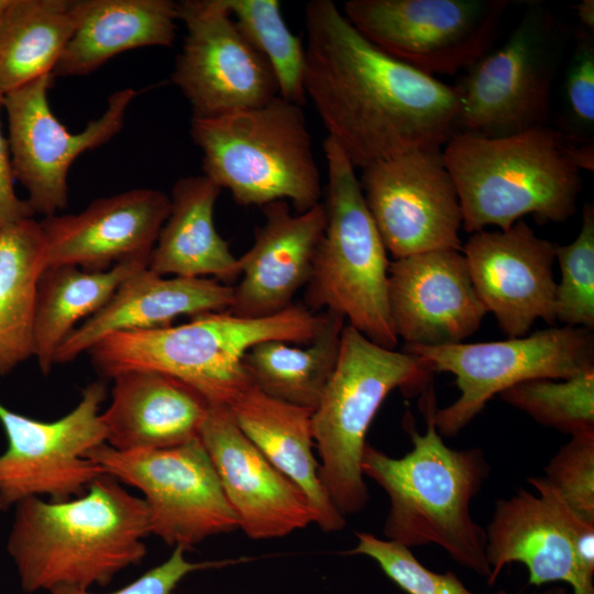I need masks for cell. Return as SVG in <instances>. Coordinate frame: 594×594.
<instances>
[{
  "label": "cell",
  "mask_w": 594,
  "mask_h": 594,
  "mask_svg": "<svg viewBox=\"0 0 594 594\" xmlns=\"http://www.w3.org/2000/svg\"><path fill=\"white\" fill-rule=\"evenodd\" d=\"M536 493L519 488L495 504L486 532V559L493 585L510 563H522L529 584L565 582L573 593L579 576L573 547V527L580 516L543 476H530Z\"/></svg>",
  "instance_id": "21"
},
{
  "label": "cell",
  "mask_w": 594,
  "mask_h": 594,
  "mask_svg": "<svg viewBox=\"0 0 594 594\" xmlns=\"http://www.w3.org/2000/svg\"><path fill=\"white\" fill-rule=\"evenodd\" d=\"M556 248L522 219L507 230L472 233L464 244L474 289L508 338L527 336L538 319L556 322Z\"/></svg>",
  "instance_id": "17"
},
{
  "label": "cell",
  "mask_w": 594,
  "mask_h": 594,
  "mask_svg": "<svg viewBox=\"0 0 594 594\" xmlns=\"http://www.w3.org/2000/svg\"><path fill=\"white\" fill-rule=\"evenodd\" d=\"M44 264L40 222L0 228V376L34 354V314Z\"/></svg>",
  "instance_id": "30"
},
{
  "label": "cell",
  "mask_w": 594,
  "mask_h": 594,
  "mask_svg": "<svg viewBox=\"0 0 594 594\" xmlns=\"http://www.w3.org/2000/svg\"><path fill=\"white\" fill-rule=\"evenodd\" d=\"M573 140L549 125L501 138L455 134L442 150L469 233L507 230L526 215L564 222L582 190Z\"/></svg>",
  "instance_id": "5"
},
{
  "label": "cell",
  "mask_w": 594,
  "mask_h": 594,
  "mask_svg": "<svg viewBox=\"0 0 594 594\" xmlns=\"http://www.w3.org/2000/svg\"><path fill=\"white\" fill-rule=\"evenodd\" d=\"M427 429L419 433L409 414L404 425L413 449L392 458L366 442L361 468L389 498L383 532L407 548L436 544L458 564L488 578L486 532L471 515V502L488 476L480 448L451 449L433 422V389L424 388L420 402Z\"/></svg>",
  "instance_id": "3"
},
{
  "label": "cell",
  "mask_w": 594,
  "mask_h": 594,
  "mask_svg": "<svg viewBox=\"0 0 594 594\" xmlns=\"http://www.w3.org/2000/svg\"><path fill=\"white\" fill-rule=\"evenodd\" d=\"M199 439L249 538H280L315 522L305 494L241 431L228 406L210 405Z\"/></svg>",
  "instance_id": "19"
},
{
  "label": "cell",
  "mask_w": 594,
  "mask_h": 594,
  "mask_svg": "<svg viewBox=\"0 0 594 594\" xmlns=\"http://www.w3.org/2000/svg\"><path fill=\"white\" fill-rule=\"evenodd\" d=\"M87 457L102 471L143 494L150 534L189 550L239 528L220 479L199 438L151 450L119 451L107 443Z\"/></svg>",
  "instance_id": "11"
},
{
  "label": "cell",
  "mask_w": 594,
  "mask_h": 594,
  "mask_svg": "<svg viewBox=\"0 0 594 594\" xmlns=\"http://www.w3.org/2000/svg\"><path fill=\"white\" fill-rule=\"evenodd\" d=\"M431 373L418 356L381 346L345 324L336 369L312 413L320 479L343 516L370 499L361 461L381 405L395 388H424Z\"/></svg>",
  "instance_id": "8"
},
{
  "label": "cell",
  "mask_w": 594,
  "mask_h": 594,
  "mask_svg": "<svg viewBox=\"0 0 594 594\" xmlns=\"http://www.w3.org/2000/svg\"><path fill=\"white\" fill-rule=\"evenodd\" d=\"M542 594H568V592L562 587H553L544 591Z\"/></svg>",
  "instance_id": "41"
},
{
  "label": "cell",
  "mask_w": 594,
  "mask_h": 594,
  "mask_svg": "<svg viewBox=\"0 0 594 594\" xmlns=\"http://www.w3.org/2000/svg\"><path fill=\"white\" fill-rule=\"evenodd\" d=\"M431 372L454 375L460 396L433 410L440 436H457L505 389L530 380H568L594 370L593 330L552 327L502 341L438 346L404 345Z\"/></svg>",
  "instance_id": "10"
},
{
  "label": "cell",
  "mask_w": 594,
  "mask_h": 594,
  "mask_svg": "<svg viewBox=\"0 0 594 594\" xmlns=\"http://www.w3.org/2000/svg\"><path fill=\"white\" fill-rule=\"evenodd\" d=\"M221 190L205 175L175 183L169 213L150 255V271L162 276L208 277L226 285L240 277L239 257L213 222Z\"/></svg>",
  "instance_id": "27"
},
{
  "label": "cell",
  "mask_w": 594,
  "mask_h": 594,
  "mask_svg": "<svg viewBox=\"0 0 594 594\" xmlns=\"http://www.w3.org/2000/svg\"><path fill=\"white\" fill-rule=\"evenodd\" d=\"M186 549L175 547L169 558L145 572L132 583L110 593L105 594H172L179 582L189 573L221 568L237 560H219V561H202L191 562L185 557ZM51 594H97L89 588H80L75 586H57L50 591Z\"/></svg>",
  "instance_id": "38"
},
{
  "label": "cell",
  "mask_w": 594,
  "mask_h": 594,
  "mask_svg": "<svg viewBox=\"0 0 594 594\" xmlns=\"http://www.w3.org/2000/svg\"><path fill=\"white\" fill-rule=\"evenodd\" d=\"M543 477L573 510L594 521V431L571 437L546 465Z\"/></svg>",
  "instance_id": "36"
},
{
  "label": "cell",
  "mask_w": 594,
  "mask_h": 594,
  "mask_svg": "<svg viewBox=\"0 0 594 594\" xmlns=\"http://www.w3.org/2000/svg\"><path fill=\"white\" fill-rule=\"evenodd\" d=\"M7 2H8V0H0V15H1Z\"/></svg>",
  "instance_id": "42"
},
{
  "label": "cell",
  "mask_w": 594,
  "mask_h": 594,
  "mask_svg": "<svg viewBox=\"0 0 594 594\" xmlns=\"http://www.w3.org/2000/svg\"><path fill=\"white\" fill-rule=\"evenodd\" d=\"M579 22L583 29L593 32L594 31V1L582 0L573 7Z\"/></svg>",
  "instance_id": "40"
},
{
  "label": "cell",
  "mask_w": 594,
  "mask_h": 594,
  "mask_svg": "<svg viewBox=\"0 0 594 594\" xmlns=\"http://www.w3.org/2000/svg\"><path fill=\"white\" fill-rule=\"evenodd\" d=\"M232 300L233 287L213 278L166 277L144 267L73 330L56 351L55 364L74 361L111 333L164 328L180 316L227 311Z\"/></svg>",
  "instance_id": "23"
},
{
  "label": "cell",
  "mask_w": 594,
  "mask_h": 594,
  "mask_svg": "<svg viewBox=\"0 0 594 594\" xmlns=\"http://www.w3.org/2000/svg\"><path fill=\"white\" fill-rule=\"evenodd\" d=\"M14 509L7 550L26 593L105 586L146 554V504L108 474L78 497H30Z\"/></svg>",
  "instance_id": "2"
},
{
  "label": "cell",
  "mask_w": 594,
  "mask_h": 594,
  "mask_svg": "<svg viewBox=\"0 0 594 594\" xmlns=\"http://www.w3.org/2000/svg\"><path fill=\"white\" fill-rule=\"evenodd\" d=\"M564 106L571 124L581 134L594 129V38L582 30L564 78Z\"/></svg>",
  "instance_id": "37"
},
{
  "label": "cell",
  "mask_w": 594,
  "mask_h": 594,
  "mask_svg": "<svg viewBox=\"0 0 594 594\" xmlns=\"http://www.w3.org/2000/svg\"><path fill=\"white\" fill-rule=\"evenodd\" d=\"M499 397L536 422L571 437L594 431V370L568 380L525 381Z\"/></svg>",
  "instance_id": "33"
},
{
  "label": "cell",
  "mask_w": 594,
  "mask_h": 594,
  "mask_svg": "<svg viewBox=\"0 0 594 594\" xmlns=\"http://www.w3.org/2000/svg\"><path fill=\"white\" fill-rule=\"evenodd\" d=\"M560 266L554 316L568 327L594 328V207L587 202L582 211L578 237L566 245L557 244Z\"/></svg>",
  "instance_id": "34"
},
{
  "label": "cell",
  "mask_w": 594,
  "mask_h": 594,
  "mask_svg": "<svg viewBox=\"0 0 594 594\" xmlns=\"http://www.w3.org/2000/svg\"><path fill=\"white\" fill-rule=\"evenodd\" d=\"M237 425L262 454L307 497L315 524L324 532L344 528L319 474L312 433L314 410L273 398L253 384L228 406Z\"/></svg>",
  "instance_id": "25"
},
{
  "label": "cell",
  "mask_w": 594,
  "mask_h": 594,
  "mask_svg": "<svg viewBox=\"0 0 594 594\" xmlns=\"http://www.w3.org/2000/svg\"><path fill=\"white\" fill-rule=\"evenodd\" d=\"M111 380V403L101 414L109 447L166 449L199 438L210 403L191 386L146 370L125 371Z\"/></svg>",
  "instance_id": "24"
},
{
  "label": "cell",
  "mask_w": 594,
  "mask_h": 594,
  "mask_svg": "<svg viewBox=\"0 0 594 594\" xmlns=\"http://www.w3.org/2000/svg\"><path fill=\"white\" fill-rule=\"evenodd\" d=\"M318 334L305 348L280 340L253 345L243 358L251 383L282 402L315 410L336 369L345 319L323 311Z\"/></svg>",
  "instance_id": "29"
},
{
  "label": "cell",
  "mask_w": 594,
  "mask_h": 594,
  "mask_svg": "<svg viewBox=\"0 0 594 594\" xmlns=\"http://www.w3.org/2000/svg\"><path fill=\"white\" fill-rule=\"evenodd\" d=\"M362 190L384 245L395 260L462 251L463 218L442 150L416 151L363 168Z\"/></svg>",
  "instance_id": "16"
},
{
  "label": "cell",
  "mask_w": 594,
  "mask_h": 594,
  "mask_svg": "<svg viewBox=\"0 0 594 594\" xmlns=\"http://www.w3.org/2000/svg\"><path fill=\"white\" fill-rule=\"evenodd\" d=\"M53 80V74H47L2 97L14 177L25 188L34 213L44 217L67 207L70 165L81 153L106 144L120 132L136 96L132 88L113 92L98 119L72 133L50 107L47 94Z\"/></svg>",
  "instance_id": "14"
},
{
  "label": "cell",
  "mask_w": 594,
  "mask_h": 594,
  "mask_svg": "<svg viewBox=\"0 0 594 594\" xmlns=\"http://www.w3.org/2000/svg\"><path fill=\"white\" fill-rule=\"evenodd\" d=\"M75 0H8L0 15V95L53 74L75 29Z\"/></svg>",
  "instance_id": "31"
},
{
  "label": "cell",
  "mask_w": 594,
  "mask_h": 594,
  "mask_svg": "<svg viewBox=\"0 0 594 594\" xmlns=\"http://www.w3.org/2000/svg\"><path fill=\"white\" fill-rule=\"evenodd\" d=\"M75 29L53 76L88 75L116 55L176 40L177 2L170 0H75Z\"/></svg>",
  "instance_id": "26"
},
{
  "label": "cell",
  "mask_w": 594,
  "mask_h": 594,
  "mask_svg": "<svg viewBox=\"0 0 594 594\" xmlns=\"http://www.w3.org/2000/svg\"><path fill=\"white\" fill-rule=\"evenodd\" d=\"M2 97L0 95V110ZM14 180L9 142L2 134L0 123V228L33 218L35 215L28 200L16 195Z\"/></svg>",
  "instance_id": "39"
},
{
  "label": "cell",
  "mask_w": 594,
  "mask_h": 594,
  "mask_svg": "<svg viewBox=\"0 0 594 594\" xmlns=\"http://www.w3.org/2000/svg\"><path fill=\"white\" fill-rule=\"evenodd\" d=\"M169 208L163 191L138 188L98 198L79 213L44 217V264L102 272L129 260H150Z\"/></svg>",
  "instance_id": "20"
},
{
  "label": "cell",
  "mask_w": 594,
  "mask_h": 594,
  "mask_svg": "<svg viewBox=\"0 0 594 594\" xmlns=\"http://www.w3.org/2000/svg\"><path fill=\"white\" fill-rule=\"evenodd\" d=\"M327 224L318 244L305 307L331 311L372 342L395 349L387 295V250L366 206L355 167L333 139L323 141Z\"/></svg>",
  "instance_id": "7"
},
{
  "label": "cell",
  "mask_w": 594,
  "mask_h": 594,
  "mask_svg": "<svg viewBox=\"0 0 594 594\" xmlns=\"http://www.w3.org/2000/svg\"><path fill=\"white\" fill-rule=\"evenodd\" d=\"M187 33L172 81L194 118H212L261 106L278 96L274 74L239 31L226 0L177 2Z\"/></svg>",
  "instance_id": "15"
},
{
  "label": "cell",
  "mask_w": 594,
  "mask_h": 594,
  "mask_svg": "<svg viewBox=\"0 0 594 594\" xmlns=\"http://www.w3.org/2000/svg\"><path fill=\"white\" fill-rule=\"evenodd\" d=\"M323 320V311L316 314L294 304L265 318H243L228 310L207 312L177 326L114 332L87 352L102 377L156 371L191 386L210 405L229 406L252 384L243 358L253 345L268 340L308 344Z\"/></svg>",
  "instance_id": "4"
},
{
  "label": "cell",
  "mask_w": 594,
  "mask_h": 594,
  "mask_svg": "<svg viewBox=\"0 0 594 594\" xmlns=\"http://www.w3.org/2000/svg\"><path fill=\"white\" fill-rule=\"evenodd\" d=\"M107 388L89 384L77 406L53 421L18 414L0 402L8 446L0 454V512L30 497L66 501L82 495L106 474L87 454L106 443L100 406Z\"/></svg>",
  "instance_id": "12"
},
{
  "label": "cell",
  "mask_w": 594,
  "mask_h": 594,
  "mask_svg": "<svg viewBox=\"0 0 594 594\" xmlns=\"http://www.w3.org/2000/svg\"><path fill=\"white\" fill-rule=\"evenodd\" d=\"M148 267V260L133 258L108 271L89 272L73 265L45 266L38 277L34 314V354L47 375L55 354L76 324L97 314L121 283Z\"/></svg>",
  "instance_id": "28"
},
{
  "label": "cell",
  "mask_w": 594,
  "mask_h": 594,
  "mask_svg": "<svg viewBox=\"0 0 594 594\" xmlns=\"http://www.w3.org/2000/svg\"><path fill=\"white\" fill-rule=\"evenodd\" d=\"M358 543L349 551L373 559L383 572L408 594H475L451 571L435 572L426 568L409 548L381 539L370 532H356ZM491 594H510L497 591Z\"/></svg>",
  "instance_id": "35"
},
{
  "label": "cell",
  "mask_w": 594,
  "mask_h": 594,
  "mask_svg": "<svg viewBox=\"0 0 594 594\" xmlns=\"http://www.w3.org/2000/svg\"><path fill=\"white\" fill-rule=\"evenodd\" d=\"M305 31L306 96L355 168L441 150L461 131L455 86L381 51L334 1H309Z\"/></svg>",
  "instance_id": "1"
},
{
  "label": "cell",
  "mask_w": 594,
  "mask_h": 594,
  "mask_svg": "<svg viewBox=\"0 0 594 594\" xmlns=\"http://www.w3.org/2000/svg\"><path fill=\"white\" fill-rule=\"evenodd\" d=\"M190 135L204 175L240 206L289 200L297 213L320 202L322 187L302 107L276 96L218 117L194 118Z\"/></svg>",
  "instance_id": "6"
},
{
  "label": "cell",
  "mask_w": 594,
  "mask_h": 594,
  "mask_svg": "<svg viewBox=\"0 0 594 594\" xmlns=\"http://www.w3.org/2000/svg\"><path fill=\"white\" fill-rule=\"evenodd\" d=\"M564 33L544 6L527 4L507 41L468 67L455 86L460 132L501 138L546 125Z\"/></svg>",
  "instance_id": "9"
},
{
  "label": "cell",
  "mask_w": 594,
  "mask_h": 594,
  "mask_svg": "<svg viewBox=\"0 0 594 594\" xmlns=\"http://www.w3.org/2000/svg\"><path fill=\"white\" fill-rule=\"evenodd\" d=\"M510 0H349L343 14L373 45L429 75L486 54Z\"/></svg>",
  "instance_id": "13"
},
{
  "label": "cell",
  "mask_w": 594,
  "mask_h": 594,
  "mask_svg": "<svg viewBox=\"0 0 594 594\" xmlns=\"http://www.w3.org/2000/svg\"><path fill=\"white\" fill-rule=\"evenodd\" d=\"M265 221L254 230L252 246L239 257L241 278L233 287L231 314L265 318L293 305L306 287L318 244L327 224L320 201L309 210L293 213L287 201L262 207Z\"/></svg>",
  "instance_id": "22"
},
{
  "label": "cell",
  "mask_w": 594,
  "mask_h": 594,
  "mask_svg": "<svg viewBox=\"0 0 594 594\" xmlns=\"http://www.w3.org/2000/svg\"><path fill=\"white\" fill-rule=\"evenodd\" d=\"M388 307L405 345L464 342L487 314L459 250L427 251L389 263Z\"/></svg>",
  "instance_id": "18"
},
{
  "label": "cell",
  "mask_w": 594,
  "mask_h": 594,
  "mask_svg": "<svg viewBox=\"0 0 594 594\" xmlns=\"http://www.w3.org/2000/svg\"><path fill=\"white\" fill-rule=\"evenodd\" d=\"M245 40L271 67L278 96L304 106L305 44L286 25L277 0H226Z\"/></svg>",
  "instance_id": "32"
}]
</instances>
